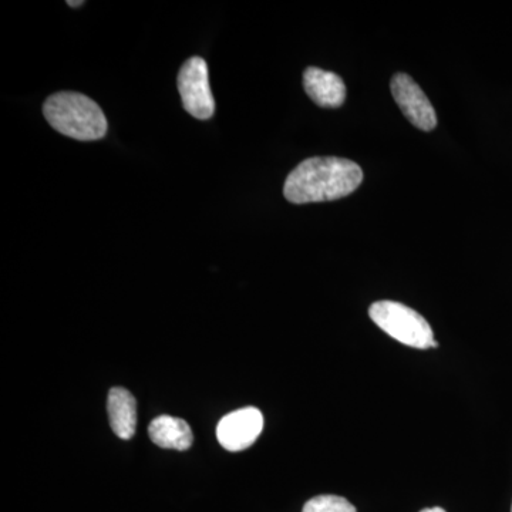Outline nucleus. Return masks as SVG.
<instances>
[{"mask_svg": "<svg viewBox=\"0 0 512 512\" xmlns=\"http://www.w3.org/2000/svg\"><path fill=\"white\" fill-rule=\"evenodd\" d=\"M178 92L185 111L192 117L208 120L214 116L215 101L211 92L210 74L207 62L202 57H191L183 64L178 74Z\"/></svg>", "mask_w": 512, "mask_h": 512, "instance_id": "20e7f679", "label": "nucleus"}, {"mask_svg": "<svg viewBox=\"0 0 512 512\" xmlns=\"http://www.w3.org/2000/svg\"><path fill=\"white\" fill-rule=\"evenodd\" d=\"M67 5L72 6V8H79V6L84 5V2H67Z\"/></svg>", "mask_w": 512, "mask_h": 512, "instance_id": "f8f14e48", "label": "nucleus"}, {"mask_svg": "<svg viewBox=\"0 0 512 512\" xmlns=\"http://www.w3.org/2000/svg\"><path fill=\"white\" fill-rule=\"evenodd\" d=\"M43 114L50 126L74 140H100L107 134V119L103 110L96 101L84 94H53L45 101Z\"/></svg>", "mask_w": 512, "mask_h": 512, "instance_id": "f03ea898", "label": "nucleus"}, {"mask_svg": "<svg viewBox=\"0 0 512 512\" xmlns=\"http://www.w3.org/2000/svg\"><path fill=\"white\" fill-rule=\"evenodd\" d=\"M302 512H356V508L338 495H319L309 500Z\"/></svg>", "mask_w": 512, "mask_h": 512, "instance_id": "9d476101", "label": "nucleus"}, {"mask_svg": "<svg viewBox=\"0 0 512 512\" xmlns=\"http://www.w3.org/2000/svg\"><path fill=\"white\" fill-rule=\"evenodd\" d=\"M392 93L400 110L413 126L423 131H431L437 126L436 111L419 84L409 74H394Z\"/></svg>", "mask_w": 512, "mask_h": 512, "instance_id": "39448f33", "label": "nucleus"}, {"mask_svg": "<svg viewBox=\"0 0 512 512\" xmlns=\"http://www.w3.org/2000/svg\"><path fill=\"white\" fill-rule=\"evenodd\" d=\"M420 512H446V511H444L443 508L434 507V508H426V510H423Z\"/></svg>", "mask_w": 512, "mask_h": 512, "instance_id": "9b49d317", "label": "nucleus"}, {"mask_svg": "<svg viewBox=\"0 0 512 512\" xmlns=\"http://www.w3.org/2000/svg\"><path fill=\"white\" fill-rule=\"evenodd\" d=\"M511 512H512V508H511Z\"/></svg>", "mask_w": 512, "mask_h": 512, "instance_id": "ddd939ff", "label": "nucleus"}, {"mask_svg": "<svg viewBox=\"0 0 512 512\" xmlns=\"http://www.w3.org/2000/svg\"><path fill=\"white\" fill-rule=\"evenodd\" d=\"M363 171L353 161L313 157L302 161L285 181L284 195L292 204L340 200L359 188Z\"/></svg>", "mask_w": 512, "mask_h": 512, "instance_id": "f257e3e1", "label": "nucleus"}, {"mask_svg": "<svg viewBox=\"0 0 512 512\" xmlns=\"http://www.w3.org/2000/svg\"><path fill=\"white\" fill-rule=\"evenodd\" d=\"M148 434L158 447L177 451L188 450L194 440L187 421L173 416H160L151 421Z\"/></svg>", "mask_w": 512, "mask_h": 512, "instance_id": "1a4fd4ad", "label": "nucleus"}, {"mask_svg": "<svg viewBox=\"0 0 512 512\" xmlns=\"http://www.w3.org/2000/svg\"><path fill=\"white\" fill-rule=\"evenodd\" d=\"M370 319L383 332L399 340L403 345L416 349L437 348L439 343L434 340L431 326L419 312L393 301L373 303L369 309Z\"/></svg>", "mask_w": 512, "mask_h": 512, "instance_id": "7ed1b4c3", "label": "nucleus"}, {"mask_svg": "<svg viewBox=\"0 0 512 512\" xmlns=\"http://www.w3.org/2000/svg\"><path fill=\"white\" fill-rule=\"evenodd\" d=\"M111 429L121 440L133 439L137 427V402L123 387L110 390L107 400Z\"/></svg>", "mask_w": 512, "mask_h": 512, "instance_id": "6e6552de", "label": "nucleus"}, {"mask_svg": "<svg viewBox=\"0 0 512 512\" xmlns=\"http://www.w3.org/2000/svg\"><path fill=\"white\" fill-rule=\"evenodd\" d=\"M264 429V416L255 407H245L222 417L217 427L218 441L228 451L251 447Z\"/></svg>", "mask_w": 512, "mask_h": 512, "instance_id": "423d86ee", "label": "nucleus"}, {"mask_svg": "<svg viewBox=\"0 0 512 512\" xmlns=\"http://www.w3.org/2000/svg\"><path fill=\"white\" fill-rule=\"evenodd\" d=\"M303 86L313 103L323 109H336L345 103L346 86L338 74L308 67L303 73Z\"/></svg>", "mask_w": 512, "mask_h": 512, "instance_id": "0eeeda50", "label": "nucleus"}]
</instances>
